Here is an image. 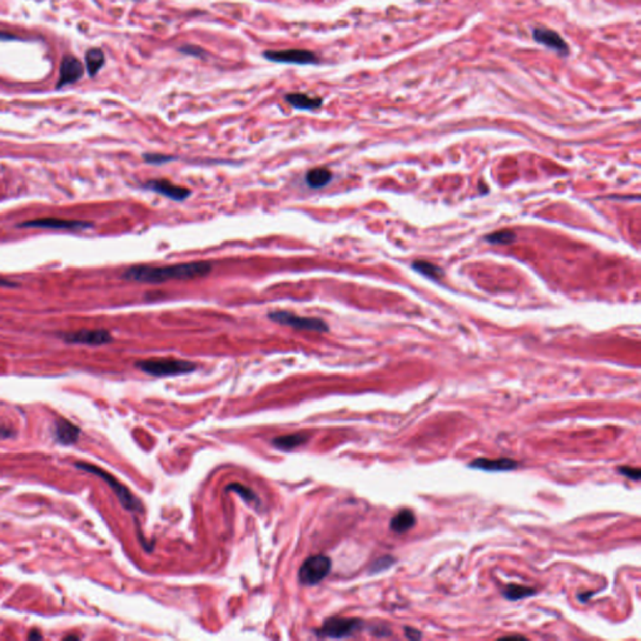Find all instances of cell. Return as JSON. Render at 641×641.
Here are the masks:
<instances>
[{
  "label": "cell",
  "mask_w": 641,
  "mask_h": 641,
  "mask_svg": "<svg viewBox=\"0 0 641 641\" xmlns=\"http://www.w3.org/2000/svg\"><path fill=\"white\" fill-rule=\"evenodd\" d=\"M213 267L209 262H188L179 264L164 265H133L124 271L122 277L128 281L143 282V283H162L171 279H188L202 278L212 272Z\"/></svg>",
  "instance_id": "1"
},
{
  "label": "cell",
  "mask_w": 641,
  "mask_h": 641,
  "mask_svg": "<svg viewBox=\"0 0 641 641\" xmlns=\"http://www.w3.org/2000/svg\"><path fill=\"white\" fill-rule=\"evenodd\" d=\"M136 367L150 376L169 377L191 373L197 368V364L174 358H150L139 361L136 363Z\"/></svg>",
  "instance_id": "2"
},
{
  "label": "cell",
  "mask_w": 641,
  "mask_h": 641,
  "mask_svg": "<svg viewBox=\"0 0 641 641\" xmlns=\"http://www.w3.org/2000/svg\"><path fill=\"white\" fill-rule=\"evenodd\" d=\"M75 466L78 467V468H81V470L87 471V472H90V473H94V475H97V476H99V477H102L103 480L109 485V487H111V489L113 490L114 494L117 495L118 500L120 501V503H122L123 508L127 509L128 511H142V510H143V508H142V503L139 502L138 498H137L136 496L131 494V492L127 489V487L124 486V485L120 484V482L118 481L117 478L114 477V476H112L111 473L106 472L105 470H103V468H100V467H98V466H94V465L86 464V462H78V464H75Z\"/></svg>",
  "instance_id": "3"
},
{
  "label": "cell",
  "mask_w": 641,
  "mask_h": 641,
  "mask_svg": "<svg viewBox=\"0 0 641 641\" xmlns=\"http://www.w3.org/2000/svg\"><path fill=\"white\" fill-rule=\"evenodd\" d=\"M268 318L278 325L287 326L300 331H309V332H327L330 328L323 319L316 317H301L298 314L288 311H273L268 313Z\"/></svg>",
  "instance_id": "4"
},
{
  "label": "cell",
  "mask_w": 641,
  "mask_h": 641,
  "mask_svg": "<svg viewBox=\"0 0 641 641\" xmlns=\"http://www.w3.org/2000/svg\"><path fill=\"white\" fill-rule=\"evenodd\" d=\"M332 563L326 555H314L306 558L298 571V581L302 585H317L330 574Z\"/></svg>",
  "instance_id": "5"
},
{
  "label": "cell",
  "mask_w": 641,
  "mask_h": 641,
  "mask_svg": "<svg viewBox=\"0 0 641 641\" xmlns=\"http://www.w3.org/2000/svg\"><path fill=\"white\" fill-rule=\"evenodd\" d=\"M362 623L357 619L349 618H332L325 621L322 627L317 630L319 637H331V639H343L355 634Z\"/></svg>",
  "instance_id": "6"
},
{
  "label": "cell",
  "mask_w": 641,
  "mask_h": 641,
  "mask_svg": "<svg viewBox=\"0 0 641 641\" xmlns=\"http://www.w3.org/2000/svg\"><path fill=\"white\" fill-rule=\"evenodd\" d=\"M263 57L270 62L282 63V64H317L318 58L314 53L305 49H286V50H268L263 53Z\"/></svg>",
  "instance_id": "7"
},
{
  "label": "cell",
  "mask_w": 641,
  "mask_h": 641,
  "mask_svg": "<svg viewBox=\"0 0 641 641\" xmlns=\"http://www.w3.org/2000/svg\"><path fill=\"white\" fill-rule=\"evenodd\" d=\"M62 338L68 343L103 346L112 342L113 337L105 330H81L76 332L63 333Z\"/></svg>",
  "instance_id": "8"
},
{
  "label": "cell",
  "mask_w": 641,
  "mask_h": 641,
  "mask_svg": "<svg viewBox=\"0 0 641 641\" xmlns=\"http://www.w3.org/2000/svg\"><path fill=\"white\" fill-rule=\"evenodd\" d=\"M144 187L147 190L155 192V193L161 194V196L167 197V198L177 202L184 201V199H187L191 196V191L188 188L174 184V183L169 182L168 179H152L149 182H147L144 184Z\"/></svg>",
  "instance_id": "9"
},
{
  "label": "cell",
  "mask_w": 641,
  "mask_h": 641,
  "mask_svg": "<svg viewBox=\"0 0 641 641\" xmlns=\"http://www.w3.org/2000/svg\"><path fill=\"white\" fill-rule=\"evenodd\" d=\"M92 226L88 222L73 221V219H60V218H40L34 221L24 222L20 227H30V228H46V229H83L89 228Z\"/></svg>",
  "instance_id": "10"
},
{
  "label": "cell",
  "mask_w": 641,
  "mask_h": 641,
  "mask_svg": "<svg viewBox=\"0 0 641 641\" xmlns=\"http://www.w3.org/2000/svg\"><path fill=\"white\" fill-rule=\"evenodd\" d=\"M59 82L57 87H64L78 82L83 75V64L74 56H65L60 63Z\"/></svg>",
  "instance_id": "11"
},
{
  "label": "cell",
  "mask_w": 641,
  "mask_h": 641,
  "mask_svg": "<svg viewBox=\"0 0 641 641\" xmlns=\"http://www.w3.org/2000/svg\"><path fill=\"white\" fill-rule=\"evenodd\" d=\"M533 39L540 44H544L545 46L550 49H554L561 56H568L569 46L565 43V40L555 32V30L538 28L533 30Z\"/></svg>",
  "instance_id": "12"
},
{
  "label": "cell",
  "mask_w": 641,
  "mask_h": 641,
  "mask_svg": "<svg viewBox=\"0 0 641 641\" xmlns=\"http://www.w3.org/2000/svg\"><path fill=\"white\" fill-rule=\"evenodd\" d=\"M470 467L477 468V470L489 471V472H505V471H511L519 467L515 460L511 459H476L475 461L471 462Z\"/></svg>",
  "instance_id": "13"
},
{
  "label": "cell",
  "mask_w": 641,
  "mask_h": 641,
  "mask_svg": "<svg viewBox=\"0 0 641 641\" xmlns=\"http://www.w3.org/2000/svg\"><path fill=\"white\" fill-rule=\"evenodd\" d=\"M79 435H81V430L75 424L70 422V421L62 418V420H58L56 422L54 436H56V440L62 443V445H72V443H75L78 441Z\"/></svg>",
  "instance_id": "14"
},
{
  "label": "cell",
  "mask_w": 641,
  "mask_h": 641,
  "mask_svg": "<svg viewBox=\"0 0 641 641\" xmlns=\"http://www.w3.org/2000/svg\"><path fill=\"white\" fill-rule=\"evenodd\" d=\"M284 100L292 105L293 108L301 109V111H314L318 109L322 105L323 100L319 97H309V95L303 94V93H291L284 97Z\"/></svg>",
  "instance_id": "15"
},
{
  "label": "cell",
  "mask_w": 641,
  "mask_h": 641,
  "mask_svg": "<svg viewBox=\"0 0 641 641\" xmlns=\"http://www.w3.org/2000/svg\"><path fill=\"white\" fill-rule=\"evenodd\" d=\"M332 178L333 174L330 169L326 167H317L308 171V173L306 174V183L312 190H320L330 184Z\"/></svg>",
  "instance_id": "16"
},
{
  "label": "cell",
  "mask_w": 641,
  "mask_h": 641,
  "mask_svg": "<svg viewBox=\"0 0 641 641\" xmlns=\"http://www.w3.org/2000/svg\"><path fill=\"white\" fill-rule=\"evenodd\" d=\"M416 524V516L411 510H401L391 519L390 528L396 533H405Z\"/></svg>",
  "instance_id": "17"
},
{
  "label": "cell",
  "mask_w": 641,
  "mask_h": 641,
  "mask_svg": "<svg viewBox=\"0 0 641 641\" xmlns=\"http://www.w3.org/2000/svg\"><path fill=\"white\" fill-rule=\"evenodd\" d=\"M104 63H105V57H104L102 49L92 48L86 53V67L90 76H94L95 74H98V72L103 68Z\"/></svg>",
  "instance_id": "18"
},
{
  "label": "cell",
  "mask_w": 641,
  "mask_h": 641,
  "mask_svg": "<svg viewBox=\"0 0 641 641\" xmlns=\"http://www.w3.org/2000/svg\"><path fill=\"white\" fill-rule=\"evenodd\" d=\"M308 440V436L306 434H292L279 436L273 440V445L279 450H293L298 446L303 445Z\"/></svg>",
  "instance_id": "19"
},
{
  "label": "cell",
  "mask_w": 641,
  "mask_h": 641,
  "mask_svg": "<svg viewBox=\"0 0 641 641\" xmlns=\"http://www.w3.org/2000/svg\"><path fill=\"white\" fill-rule=\"evenodd\" d=\"M531 595H535V590L528 586H524V585H515V583H511V585L506 586V589L503 590V596H505L508 600H511V601H516V600H521L525 598H528Z\"/></svg>",
  "instance_id": "20"
},
{
  "label": "cell",
  "mask_w": 641,
  "mask_h": 641,
  "mask_svg": "<svg viewBox=\"0 0 641 641\" xmlns=\"http://www.w3.org/2000/svg\"><path fill=\"white\" fill-rule=\"evenodd\" d=\"M413 268L417 270L418 272H421L422 275L427 276V277H431V278H438L441 275V270L437 268L435 264H431L429 262H424V261H417L413 263Z\"/></svg>",
  "instance_id": "21"
},
{
  "label": "cell",
  "mask_w": 641,
  "mask_h": 641,
  "mask_svg": "<svg viewBox=\"0 0 641 641\" xmlns=\"http://www.w3.org/2000/svg\"><path fill=\"white\" fill-rule=\"evenodd\" d=\"M227 491L237 492V494L242 496V497L245 498V500L247 501V502H256V503H258V501H259L258 497H257V495L254 494V492L252 491L251 489H248V487L243 486V485H241V484H232V485H229V486L227 487Z\"/></svg>",
  "instance_id": "22"
},
{
  "label": "cell",
  "mask_w": 641,
  "mask_h": 641,
  "mask_svg": "<svg viewBox=\"0 0 641 641\" xmlns=\"http://www.w3.org/2000/svg\"><path fill=\"white\" fill-rule=\"evenodd\" d=\"M178 50H179L182 54L196 57V58H203V57L207 56V53H205V50L203 48H201V46H198V45H193V44H187V45L179 46Z\"/></svg>",
  "instance_id": "23"
},
{
  "label": "cell",
  "mask_w": 641,
  "mask_h": 641,
  "mask_svg": "<svg viewBox=\"0 0 641 641\" xmlns=\"http://www.w3.org/2000/svg\"><path fill=\"white\" fill-rule=\"evenodd\" d=\"M486 239L492 243H509L514 239V233L510 231H500L496 232V233L489 234L486 237Z\"/></svg>",
  "instance_id": "24"
},
{
  "label": "cell",
  "mask_w": 641,
  "mask_h": 641,
  "mask_svg": "<svg viewBox=\"0 0 641 641\" xmlns=\"http://www.w3.org/2000/svg\"><path fill=\"white\" fill-rule=\"evenodd\" d=\"M144 161L149 164H155V166H161L163 163H168V162L174 161L175 158L172 157V155H166V154H158V153H148V154H144Z\"/></svg>",
  "instance_id": "25"
},
{
  "label": "cell",
  "mask_w": 641,
  "mask_h": 641,
  "mask_svg": "<svg viewBox=\"0 0 641 641\" xmlns=\"http://www.w3.org/2000/svg\"><path fill=\"white\" fill-rule=\"evenodd\" d=\"M394 564V558L392 556H383V557L379 558L373 563L372 565L371 571L372 572H380V571H385V570L390 569Z\"/></svg>",
  "instance_id": "26"
},
{
  "label": "cell",
  "mask_w": 641,
  "mask_h": 641,
  "mask_svg": "<svg viewBox=\"0 0 641 641\" xmlns=\"http://www.w3.org/2000/svg\"><path fill=\"white\" fill-rule=\"evenodd\" d=\"M618 471L620 475L626 476L627 478L632 481H639L640 480V476H641V471L640 468H634V467H630V466H621L618 467Z\"/></svg>",
  "instance_id": "27"
},
{
  "label": "cell",
  "mask_w": 641,
  "mask_h": 641,
  "mask_svg": "<svg viewBox=\"0 0 641 641\" xmlns=\"http://www.w3.org/2000/svg\"><path fill=\"white\" fill-rule=\"evenodd\" d=\"M405 635L411 640H418L422 637V632L413 629V627H405Z\"/></svg>",
  "instance_id": "28"
},
{
  "label": "cell",
  "mask_w": 641,
  "mask_h": 641,
  "mask_svg": "<svg viewBox=\"0 0 641 641\" xmlns=\"http://www.w3.org/2000/svg\"><path fill=\"white\" fill-rule=\"evenodd\" d=\"M0 286H2V287H14L15 284L13 283V282L8 281V279L0 278Z\"/></svg>",
  "instance_id": "29"
},
{
  "label": "cell",
  "mask_w": 641,
  "mask_h": 641,
  "mask_svg": "<svg viewBox=\"0 0 641 641\" xmlns=\"http://www.w3.org/2000/svg\"><path fill=\"white\" fill-rule=\"evenodd\" d=\"M10 434H12V432H10V430H8V429H2V427H0V438L9 437V436H10Z\"/></svg>",
  "instance_id": "30"
},
{
  "label": "cell",
  "mask_w": 641,
  "mask_h": 641,
  "mask_svg": "<svg viewBox=\"0 0 641 641\" xmlns=\"http://www.w3.org/2000/svg\"><path fill=\"white\" fill-rule=\"evenodd\" d=\"M28 637H29L30 640H33V639H42L43 636H42V634H40V632H38V631H32V632H30V634H29V636H28Z\"/></svg>",
  "instance_id": "31"
},
{
  "label": "cell",
  "mask_w": 641,
  "mask_h": 641,
  "mask_svg": "<svg viewBox=\"0 0 641 641\" xmlns=\"http://www.w3.org/2000/svg\"><path fill=\"white\" fill-rule=\"evenodd\" d=\"M74 639L78 640L79 636H70V635H69V636H65V640H74Z\"/></svg>",
  "instance_id": "32"
}]
</instances>
